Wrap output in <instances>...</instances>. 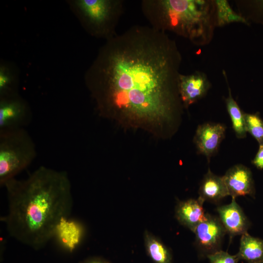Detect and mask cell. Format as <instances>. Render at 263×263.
I'll return each mask as SVG.
<instances>
[{"label":"cell","mask_w":263,"mask_h":263,"mask_svg":"<svg viewBox=\"0 0 263 263\" xmlns=\"http://www.w3.org/2000/svg\"><path fill=\"white\" fill-rule=\"evenodd\" d=\"M199 194V197L204 202L213 203H216L229 195L223 176L214 174L210 169L201 183Z\"/></svg>","instance_id":"obj_14"},{"label":"cell","mask_w":263,"mask_h":263,"mask_svg":"<svg viewBox=\"0 0 263 263\" xmlns=\"http://www.w3.org/2000/svg\"><path fill=\"white\" fill-rule=\"evenodd\" d=\"M204 202L199 197L179 202L175 210V216L179 223L194 232L197 226L207 218Z\"/></svg>","instance_id":"obj_12"},{"label":"cell","mask_w":263,"mask_h":263,"mask_svg":"<svg viewBox=\"0 0 263 263\" xmlns=\"http://www.w3.org/2000/svg\"><path fill=\"white\" fill-rule=\"evenodd\" d=\"M263 263V262H259V263Z\"/></svg>","instance_id":"obj_25"},{"label":"cell","mask_w":263,"mask_h":263,"mask_svg":"<svg viewBox=\"0 0 263 263\" xmlns=\"http://www.w3.org/2000/svg\"><path fill=\"white\" fill-rule=\"evenodd\" d=\"M3 187L8 210L1 219L9 234L34 249L45 246L55 236L59 222L68 218L72 210L67 173L40 166L25 179L15 178Z\"/></svg>","instance_id":"obj_2"},{"label":"cell","mask_w":263,"mask_h":263,"mask_svg":"<svg viewBox=\"0 0 263 263\" xmlns=\"http://www.w3.org/2000/svg\"><path fill=\"white\" fill-rule=\"evenodd\" d=\"M242 3L244 13L242 15L247 21L263 25V0L244 1Z\"/></svg>","instance_id":"obj_20"},{"label":"cell","mask_w":263,"mask_h":263,"mask_svg":"<svg viewBox=\"0 0 263 263\" xmlns=\"http://www.w3.org/2000/svg\"><path fill=\"white\" fill-rule=\"evenodd\" d=\"M19 71L12 62L0 61V98L19 94Z\"/></svg>","instance_id":"obj_15"},{"label":"cell","mask_w":263,"mask_h":263,"mask_svg":"<svg viewBox=\"0 0 263 263\" xmlns=\"http://www.w3.org/2000/svg\"><path fill=\"white\" fill-rule=\"evenodd\" d=\"M219 218L231 237L247 233L250 223L242 209L232 198L231 202L217 208Z\"/></svg>","instance_id":"obj_11"},{"label":"cell","mask_w":263,"mask_h":263,"mask_svg":"<svg viewBox=\"0 0 263 263\" xmlns=\"http://www.w3.org/2000/svg\"><path fill=\"white\" fill-rule=\"evenodd\" d=\"M143 15L152 28L171 32L203 46L212 40L216 25L215 0H143Z\"/></svg>","instance_id":"obj_3"},{"label":"cell","mask_w":263,"mask_h":263,"mask_svg":"<svg viewBox=\"0 0 263 263\" xmlns=\"http://www.w3.org/2000/svg\"><path fill=\"white\" fill-rule=\"evenodd\" d=\"M82 235L83 229L80 224L65 217L57 224L55 236L65 249L72 252L79 244Z\"/></svg>","instance_id":"obj_13"},{"label":"cell","mask_w":263,"mask_h":263,"mask_svg":"<svg viewBox=\"0 0 263 263\" xmlns=\"http://www.w3.org/2000/svg\"><path fill=\"white\" fill-rule=\"evenodd\" d=\"M228 90V96L226 98L225 101L227 111L231 120L232 128L238 138H244L246 137L247 132L244 113L232 96L229 87Z\"/></svg>","instance_id":"obj_18"},{"label":"cell","mask_w":263,"mask_h":263,"mask_svg":"<svg viewBox=\"0 0 263 263\" xmlns=\"http://www.w3.org/2000/svg\"><path fill=\"white\" fill-rule=\"evenodd\" d=\"M210 86L206 75L203 72L196 71L188 75L181 74L179 91L184 106L188 107L204 97Z\"/></svg>","instance_id":"obj_10"},{"label":"cell","mask_w":263,"mask_h":263,"mask_svg":"<svg viewBox=\"0 0 263 263\" xmlns=\"http://www.w3.org/2000/svg\"><path fill=\"white\" fill-rule=\"evenodd\" d=\"M82 263H110L100 258H94L87 260L84 261V262H83Z\"/></svg>","instance_id":"obj_24"},{"label":"cell","mask_w":263,"mask_h":263,"mask_svg":"<svg viewBox=\"0 0 263 263\" xmlns=\"http://www.w3.org/2000/svg\"><path fill=\"white\" fill-rule=\"evenodd\" d=\"M226 127L216 123H205L199 125L195 132L194 142L198 153L205 155L208 161L215 154L225 137Z\"/></svg>","instance_id":"obj_8"},{"label":"cell","mask_w":263,"mask_h":263,"mask_svg":"<svg viewBox=\"0 0 263 263\" xmlns=\"http://www.w3.org/2000/svg\"><path fill=\"white\" fill-rule=\"evenodd\" d=\"M228 195L235 199L240 196L249 195L254 198L255 188L250 169L236 165L228 169L223 176Z\"/></svg>","instance_id":"obj_9"},{"label":"cell","mask_w":263,"mask_h":263,"mask_svg":"<svg viewBox=\"0 0 263 263\" xmlns=\"http://www.w3.org/2000/svg\"><path fill=\"white\" fill-rule=\"evenodd\" d=\"M236 255L239 260L248 263L263 262V240L253 237L247 232L243 234L239 250Z\"/></svg>","instance_id":"obj_16"},{"label":"cell","mask_w":263,"mask_h":263,"mask_svg":"<svg viewBox=\"0 0 263 263\" xmlns=\"http://www.w3.org/2000/svg\"><path fill=\"white\" fill-rule=\"evenodd\" d=\"M144 240L147 253L154 263H171V253L161 241L148 231Z\"/></svg>","instance_id":"obj_17"},{"label":"cell","mask_w":263,"mask_h":263,"mask_svg":"<svg viewBox=\"0 0 263 263\" xmlns=\"http://www.w3.org/2000/svg\"><path fill=\"white\" fill-rule=\"evenodd\" d=\"M252 164L259 169H263V143L259 144V149Z\"/></svg>","instance_id":"obj_23"},{"label":"cell","mask_w":263,"mask_h":263,"mask_svg":"<svg viewBox=\"0 0 263 263\" xmlns=\"http://www.w3.org/2000/svg\"><path fill=\"white\" fill-rule=\"evenodd\" d=\"M71 11L91 36L107 40L117 34L123 14L122 0H67Z\"/></svg>","instance_id":"obj_4"},{"label":"cell","mask_w":263,"mask_h":263,"mask_svg":"<svg viewBox=\"0 0 263 263\" xmlns=\"http://www.w3.org/2000/svg\"><path fill=\"white\" fill-rule=\"evenodd\" d=\"M32 116L29 103L19 94L0 98V132L25 128Z\"/></svg>","instance_id":"obj_6"},{"label":"cell","mask_w":263,"mask_h":263,"mask_svg":"<svg viewBox=\"0 0 263 263\" xmlns=\"http://www.w3.org/2000/svg\"><path fill=\"white\" fill-rule=\"evenodd\" d=\"M182 60L166 33L134 25L106 40L84 81L102 116L160 124L180 109Z\"/></svg>","instance_id":"obj_1"},{"label":"cell","mask_w":263,"mask_h":263,"mask_svg":"<svg viewBox=\"0 0 263 263\" xmlns=\"http://www.w3.org/2000/svg\"><path fill=\"white\" fill-rule=\"evenodd\" d=\"M193 232L199 251L203 256L206 257L221 250L223 239L227 233L219 218L208 213Z\"/></svg>","instance_id":"obj_7"},{"label":"cell","mask_w":263,"mask_h":263,"mask_svg":"<svg viewBox=\"0 0 263 263\" xmlns=\"http://www.w3.org/2000/svg\"><path fill=\"white\" fill-rule=\"evenodd\" d=\"M37 155L35 143L25 128L0 132V186L15 178Z\"/></svg>","instance_id":"obj_5"},{"label":"cell","mask_w":263,"mask_h":263,"mask_svg":"<svg viewBox=\"0 0 263 263\" xmlns=\"http://www.w3.org/2000/svg\"><path fill=\"white\" fill-rule=\"evenodd\" d=\"M247 132L256 139L259 144L263 143V119L258 112L255 113H244Z\"/></svg>","instance_id":"obj_21"},{"label":"cell","mask_w":263,"mask_h":263,"mask_svg":"<svg viewBox=\"0 0 263 263\" xmlns=\"http://www.w3.org/2000/svg\"><path fill=\"white\" fill-rule=\"evenodd\" d=\"M210 263H238L239 261L236 255H231L222 250L207 257Z\"/></svg>","instance_id":"obj_22"},{"label":"cell","mask_w":263,"mask_h":263,"mask_svg":"<svg viewBox=\"0 0 263 263\" xmlns=\"http://www.w3.org/2000/svg\"><path fill=\"white\" fill-rule=\"evenodd\" d=\"M216 8V25L222 27L231 23L250 24L240 14L235 12L226 0H215Z\"/></svg>","instance_id":"obj_19"}]
</instances>
